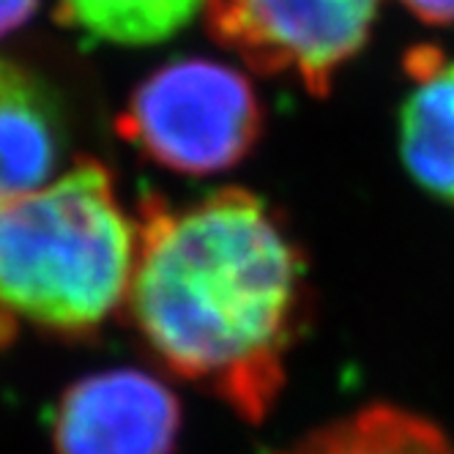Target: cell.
<instances>
[{"instance_id":"cell-5","label":"cell","mask_w":454,"mask_h":454,"mask_svg":"<svg viewBox=\"0 0 454 454\" xmlns=\"http://www.w3.org/2000/svg\"><path fill=\"white\" fill-rule=\"evenodd\" d=\"M181 405L140 370L96 372L67 388L52 421L55 454H173Z\"/></svg>"},{"instance_id":"cell-1","label":"cell","mask_w":454,"mask_h":454,"mask_svg":"<svg viewBox=\"0 0 454 454\" xmlns=\"http://www.w3.org/2000/svg\"><path fill=\"white\" fill-rule=\"evenodd\" d=\"M123 307L176 375L263 421L285 386L301 261L266 200L216 189L173 208L145 198Z\"/></svg>"},{"instance_id":"cell-4","label":"cell","mask_w":454,"mask_h":454,"mask_svg":"<svg viewBox=\"0 0 454 454\" xmlns=\"http://www.w3.org/2000/svg\"><path fill=\"white\" fill-rule=\"evenodd\" d=\"M380 0H208V27L252 69L326 93L364 47Z\"/></svg>"},{"instance_id":"cell-3","label":"cell","mask_w":454,"mask_h":454,"mask_svg":"<svg viewBox=\"0 0 454 454\" xmlns=\"http://www.w3.org/2000/svg\"><path fill=\"white\" fill-rule=\"evenodd\" d=\"M263 110L249 80L208 58H184L145 77L118 118V132L184 176L231 170L252 151Z\"/></svg>"},{"instance_id":"cell-11","label":"cell","mask_w":454,"mask_h":454,"mask_svg":"<svg viewBox=\"0 0 454 454\" xmlns=\"http://www.w3.org/2000/svg\"><path fill=\"white\" fill-rule=\"evenodd\" d=\"M403 4L430 25H451L454 22V0H403Z\"/></svg>"},{"instance_id":"cell-6","label":"cell","mask_w":454,"mask_h":454,"mask_svg":"<svg viewBox=\"0 0 454 454\" xmlns=\"http://www.w3.org/2000/svg\"><path fill=\"white\" fill-rule=\"evenodd\" d=\"M411 88L400 107V156L411 178L454 206V58L419 47L405 58Z\"/></svg>"},{"instance_id":"cell-9","label":"cell","mask_w":454,"mask_h":454,"mask_svg":"<svg viewBox=\"0 0 454 454\" xmlns=\"http://www.w3.org/2000/svg\"><path fill=\"white\" fill-rule=\"evenodd\" d=\"M208 0H58V20L90 39L148 47L173 39Z\"/></svg>"},{"instance_id":"cell-2","label":"cell","mask_w":454,"mask_h":454,"mask_svg":"<svg viewBox=\"0 0 454 454\" xmlns=\"http://www.w3.org/2000/svg\"><path fill=\"white\" fill-rule=\"evenodd\" d=\"M137 227L113 176L82 159L0 200V323L88 334L123 307Z\"/></svg>"},{"instance_id":"cell-7","label":"cell","mask_w":454,"mask_h":454,"mask_svg":"<svg viewBox=\"0 0 454 454\" xmlns=\"http://www.w3.org/2000/svg\"><path fill=\"white\" fill-rule=\"evenodd\" d=\"M60 118L44 85L0 58V200L39 189L58 176Z\"/></svg>"},{"instance_id":"cell-10","label":"cell","mask_w":454,"mask_h":454,"mask_svg":"<svg viewBox=\"0 0 454 454\" xmlns=\"http://www.w3.org/2000/svg\"><path fill=\"white\" fill-rule=\"evenodd\" d=\"M36 9L39 0H0V39L22 27Z\"/></svg>"},{"instance_id":"cell-8","label":"cell","mask_w":454,"mask_h":454,"mask_svg":"<svg viewBox=\"0 0 454 454\" xmlns=\"http://www.w3.org/2000/svg\"><path fill=\"white\" fill-rule=\"evenodd\" d=\"M285 454H454V446L427 419L395 405H370L315 430Z\"/></svg>"}]
</instances>
